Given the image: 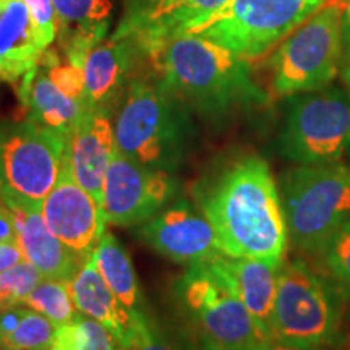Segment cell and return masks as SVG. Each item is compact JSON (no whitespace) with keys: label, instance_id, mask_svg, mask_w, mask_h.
<instances>
[{"label":"cell","instance_id":"23","mask_svg":"<svg viewBox=\"0 0 350 350\" xmlns=\"http://www.w3.org/2000/svg\"><path fill=\"white\" fill-rule=\"evenodd\" d=\"M93 262L96 268L111 287L117 300L125 306L129 312L139 308V288L137 274L129 253L119 243V240L112 234H104L99 240L98 247L93 252Z\"/></svg>","mask_w":350,"mask_h":350},{"label":"cell","instance_id":"17","mask_svg":"<svg viewBox=\"0 0 350 350\" xmlns=\"http://www.w3.org/2000/svg\"><path fill=\"white\" fill-rule=\"evenodd\" d=\"M209 262L232 288V292L239 297L260 329L271 338V323L281 266L256 258L229 256L222 252L213 256Z\"/></svg>","mask_w":350,"mask_h":350},{"label":"cell","instance_id":"18","mask_svg":"<svg viewBox=\"0 0 350 350\" xmlns=\"http://www.w3.org/2000/svg\"><path fill=\"white\" fill-rule=\"evenodd\" d=\"M15 217L16 242L26 261L36 268L44 279L70 282L78 271L91 260L67 247L46 226L41 211L12 209Z\"/></svg>","mask_w":350,"mask_h":350},{"label":"cell","instance_id":"5","mask_svg":"<svg viewBox=\"0 0 350 350\" xmlns=\"http://www.w3.org/2000/svg\"><path fill=\"white\" fill-rule=\"evenodd\" d=\"M67 137L31 120L0 122V200L41 211L65 161Z\"/></svg>","mask_w":350,"mask_h":350},{"label":"cell","instance_id":"9","mask_svg":"<svg viewBox=\"0 0 350 350\" xmlns=\"http://www.w3.org/2000/svg\"><path fill=\"white\" fill-rule=\"evenodd\" d=\"M327 2L331 0H229L185 33L253 60L274 49Z\"/></svg>","mask_w":350,"mask_h":350},{"label":"cell","instance_id":"2","mask_svg":"<svg viewBox=\"0 0 350 350\" xmlns=\"http://www.w3.org/2000/svg\"><path fill=\"white\" fill-rule=\"evenodd\" d=\"M152 72L204 117H226L268 103L252 77L250 60L195 34L178 33L143 51Z\"/></svg>","mask_w":350,"mask_h":350},{"label":"cell","instance_id":"15","mask_svg":"<svg viewBox=\"0 0 350 350\" xmlns=\"http://www.w3.org/2000/svg\"><path fill=\"white\" fill-rule=\"evenodd\" d=\"M116 152L112 113L86 111L67 137L65 163L75 180L104 208V177Z\"/></svg>","mask_w":350,"mask_h":350},{"label":"cell","instance_id":"25","mask_svg":"<svg viewBox=\"0 0 350 350\" xmlns=\"http://www.w3.org/2000/svg\"><path fill=\"white\" fill-rule=\"evenodd\" d=\"M25 306L49 318L57 327L72 323L80 313L73 301L68 282L54 279H42L26 297Z\"/></svg>","mask_w":350,"mask_h":350},{"label":"cell","instance_id":"37","mask_svg":"<svg viewBox=\"0 0 350 350\" xmlns=\"http://www.w3.org/2000/svg\"><path fill=\"white\" fill-rule=\"evenodd\" d=\"M0 350H7V349H0Z\"/></svg>","mask_w":350,"mask_h":350},{"label":"cell","instance_id":"35","mask_svg":"<svg viewBox=\"0 0 350 350\" xmlns=\"http://www.w3.org/2000/svg\"><path fill=\"white\" fill-rule=\"evenodd\" d=\"M340 80L344 83V88L350 93V54H345L340 65Z\"/></svg>","mask_w":350,"mask_h":350},{"label":"cell","instance_id":"3","mask_svg":"<svg viewBox=\"0 0 350 350\" xmlns=\"http://www.w3.org/2000/svg\"><path fill=\"white\" fill-rule=\"evenodd\" d=\"M116 148L144 167L175 174L193 138L191 109L156 75H137L112 112Z\"/></svg>","mask_w":350,"mask_h":350},{"label":"cell","instance_id":"31","mask_svg":"<svg viewBox=\"0 0 350 350\" xmlns=\"http://www.w3.org/2000/svg\"><path fill=\"white\" fill-rule=\"evenodd\" d=\"M26 261V256L16 240L0 242V274Z\"/></svg>","mask_w":350,"mask_h":350},{"label":"cell","instance_id":"19","mask_svg":"<svg viewBox=\"0 0 350 350\" xmlns=\"http://www.w3.org/2000/svg\"><path fill=\"white\" fill-rule=\"evenodd\" d=\"M57 41L70 62L83 67L88 52L107 36L112 0H52Z\"/></svg>","mask_w":350,"mask_h":350},{"label":"cell","instance_id":"30","mask_svg":"<svg viewBox=\"0 0 350 350\" xmlns=\"http://www.w3.org/2000/svg\"><path fill=\"white\" fill-rule=\"evenodd\" d=\"M31 18L36 26L38 36L41 39L42 46L49 49L51 44L57 38V20L55 8L52 0H25Z\"/></svg>","mask_w":350,"mask_h":350},{"label":"cell","instance_id":"26","mask_svg":"<svg viewBox=\"0 0 350 350\" xmlns=\"http://www.w3.org/2000/svg\"><path fill=\"white\" fill-rule=\"evenodd\" d=\"M120 347L124 350H190L157 326L142 308L131 312L130 327Z\"/></svg>","mask_w":350,"mask_h":350},{"label":"cell","instance_id":"12","mask_svg":"<svg viewBox=\"0 0 350 350\" xmlns=\"http://www.w3.org/2000/svg\"><path fill=\"white\" fill-rule=\"evenodd\" d=\"M41 213L52 234L83 256H93L94 248L106 234V211L75 180L65 161L59 180L44 200Z\"/></svg>","mask_w":350,"mask_h":350},{"label":"cell","instance_id":"14","mask_svg":"<svg viewBox=\"0 0 350 350\" xmlns=\"http://www.w3.org/2000/svg\"><path fill=\"white\" fill-rule=\"evenodd\" d=\"M229 0H124L112 38L131 39L142 52L208 20ZM144 55V54H143Z\"/></svg>","mask_w":350,"mask_h":350},{"label":"cell","instance_id":"16","mask_svg":"<svg viewBox=\"0 0 350 350\" xmlns=\"http://www.w3.org/2000/svg\"><path fill=\"white\" fill-rule=\"evenodd\" d=\"M142 59V49L131 39L112 36L88 52L83 64L88 109L112 113L130 81L137 77Z\"/></svg>","mask_w":350,"mask_h":350},{"label":"cell","instance_id":"4","mask_svg":"<svg viewBox=\"0 0 350 350\" xmlns=\"http://www.w3.org/2000/svg\"><path fill=\"white\" fill-rule=\"evenodd\" d=\"M288 243L318 256L334 232L350 219V164L294 165L279 177Z\"/></svg>","mask_w":350,"mask_h":350},{"label":"cell","instance_id":"33","mask_svg":"<svg viewBox=\"0 0 350 350\" xmlns=\"http://www.w3.org/2000/svg\"><path fill=\"white\" fill-rule=\"evenodd\" d=\"M253 350H327L325 347H305V345H297L286 342V340L275 339V338H268L262 340L261 344H258Z\"/></svg>","mask_w":350,"mask_h":350},{"label":"cell","instance_id":"11","mask_svg":"<svg viewBox=\"0 0 350 350\" xmlns=\"http://www.w3.org/2000/svg\"><path fill=\"white\" fill-rule=\"evenodd\" d=\"M177 188L174 174L144 167L116 148L104 177L107 222L120 227L143 224L167 206Z\"/></svg>","mask_w":350,"mask_h":350},{"label":"cell","instance_id":"32","mask_svg":"<svg viewBox=\"0 0 350 350\" xmlns=\"http://www.w3.org/2000/svg\"><path fill=\"white\" fill-rule=\"evenodd\" d=\"M8 240H16L15 217L12 209L0 200V242H8Z\"/></svg>","mask_w":350,"mask_h":350},{"label":"cell","instance_id":"8","mask_svg":"<svg viewBox=\"0 0 350 350\" xmlns=\"http://www.w3.org/2000/svg\"><path fill=\"white\" fill-rule=\"evenodd\" d=\"M278 151L294 165L339 163L350 156V93L338 86L291 96Z\"/></svg>","mask_w":350,"mask_h":350},{"label":"cell","instance_id":"7","mask_svg":"<svg viewBox=\"0 0 350 350\" xmlns=\"http://www.w3.org/2000/svg\"><path fill=\"white\" fill-rule=\"evenodd\" d=\"M342 59V3L331 0L274 47L269 59L273 91L291 98L329 86Z\"/></svg>","mask_w":350,"mask_h":350},{"label":"cell","instance_id":"13","mask_svg":"<svg viewBox=\"0 0 350 350\" xmlns=\"http://www.w3.org/2000/svg\"><path fill=\"white\" fill-rule=\"evenodd\" d=\"M138 237L177 265L191 266L221 253L211 222L185 200L175 201L143 222Z\"/></svg>","mask_w":350,"mask_h":350},{"label":"cell","instance_id":"34","mask_svg":"<svg viewBox=\"0 0 350 350\" xmlns=\"http://www.w3.org/2000/svg\"><path fill=\"white\" fill-rule=\"evenodd\" d=\"M342 41L344 55L350 54V0H342Z\"/></svg>","mask_w":350,"mask_h":350},{"label":"cell","instance_id":"24","mask_svg":"<svg viewBox=\"0 0 350 350\" xmlns=\"http://www.w3.org/2000/svg\"><path fill=\"white\" fill-rule=\"evenodd\" d=\"M57 326L29 306H16L0 313V349L49 350Z\"/></svg>","mask_w":350,"mask_h":350},{"label":"cell","instance_id":"28","mask_svg":"<svg viewBox=\"0 0 350 350\" xmlns=\"http://www.w3.org/2000/svg\"><path fill=\"white\" fill-rule=\"evenodd\" d=\"M318 258L331 281L350 288V219L327 240Z\"/></svg>","mask_w":350,"mask_h":350},{"label":"cell","instance_id":"29","mask_svg":"<svg viewBox=\"0 0 350 350\" xmlns=\"http://www.w3.org/2000/svg\"><path fill=\"white\" fill-rule=\"evenodd\" d=\"M75 325L77 350H119V342L99 321L77 314Z\"/></svg>","mask_w":350,"mask_h":350},{"label":"cell","instance_id":"27","mask_svg":"<svg viewBox=\"0 0 350 350\" xmlns=\"http://www.w3.org/2000/svg\"><path fill=\"white\" fill-rule=\"evenodd\" d=\"M42 275L29 261H23L0 274V313L25 305L26 297L42 281Z\"/></svg>","mask_w":350,"mask_h":350},{"label":"cell","instance_id":"22","mask_svg":"<svg viewBox=\"0 0 350 350\" xmlns=\"http://www.w3.org/2000/svg\"><path fill=\"white\" fill-rule=\"evenodd\" d=\"M68 286L78 312L107 327L119 345L124 342L130 327L131 313L113 295L96 268L93 258L78 271Z\"/></svg>","mask_w":350,"mask_h":350},{"label":"cell","instance_id":"6","mask_svg":"<svg viewBox=\"0 0 350 350\" xmlns=\"http://www.w3.org/2000/svg\"><path fill=\"white\" fill-rule=\"evenodd\" d=\"M342 305L339 292L301 260L279 268L271 338L305 347L329 349L339 340Z\"/></svg>","mask_w":350,"mask_h":350},{"label":"cell","instance_id":"36","mask_svg":"<svg viewBox=\"0 0 350 350\" xmlns=\"http://www.w3.org/2000/svg\"><path fill=\"white\" fill-rule=\"evenodd\" d=\"M200 350H230V349H226L224 345L217 344L216 340H213L211 338H208V336L201 334V338H200Z\"/></svg>","mask_w":350,"mask_h":350},{"label":"cell","instance_id":"1","mask_svg":"<svg viewBox=\"0 0 350 350\" xmlns=\"http://www.w3.org/2000/svg\"><path fill=\"white\" fill-rule=\"evenodd\" d=\"M203 214L229 256L281 266L288 247L281 193L269 164L256 154L232 163L203 200Z\"/></svg>","mask_w":350,"mask_h":350},{"label":"cell","instance_id":"10","mask_svg":"<svg viewBox=\"0 0 350 350\" xmlns=\"http://www.w3.org/2000/svg\"><path fill=\"white\" fill-rule=\"evenodd\" d=\"M177 292L201 334L226 349L253 350L268 339L209 260L188 266L177 282Z\"/></svg>","mask_w":350,"mask_h":350},{"label":"cell","instance_id":"21","mask_svg":"<svg viewBox=\"0 0 350 350\" xmlns=\"http://www.w3.org/2000/svg\"><path fill=\"white\" fill-rule=\"evenodd\" d=\"M16 93L26 120L59 131L65 137H68L83 113L90 111L81 103L62 93L41 62L21 78L16 85Z\"/></svg>","mask_w":350,"mask_h":350},{"label":"cell","instance_id":"20","mask_svg":"<svg viewBox=\"0 0 350 350\" xmlns=\"http://www.w3.org/2000/svg\"><path fill=\"white\" fill-rule=\"evenodd\" d=\"M44 52L25 0H0V80L18 85Z\"/></svg>","mask_w":350,"mask_h":350}]
</instances>
